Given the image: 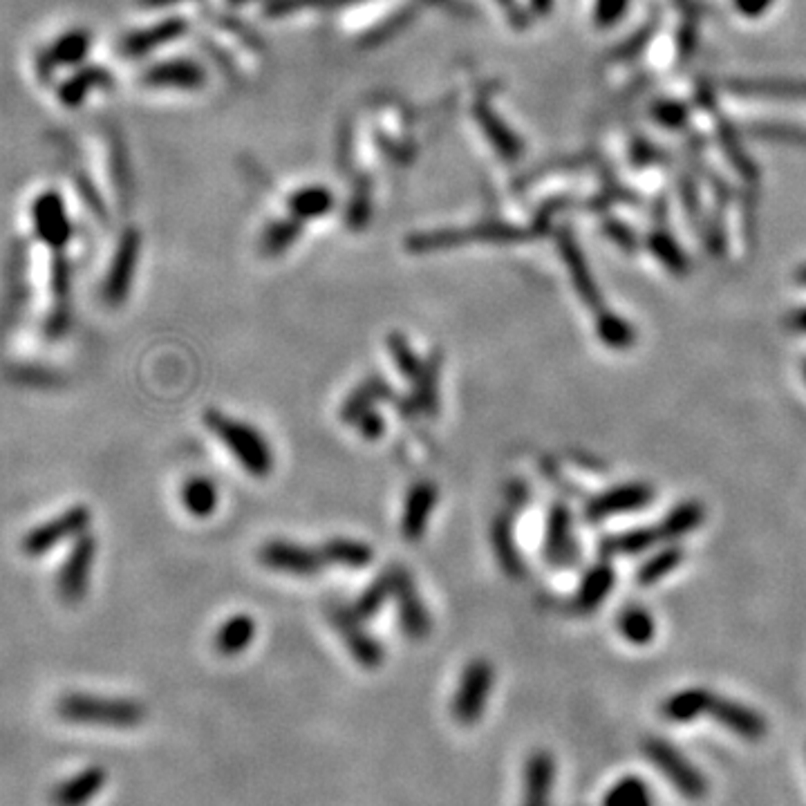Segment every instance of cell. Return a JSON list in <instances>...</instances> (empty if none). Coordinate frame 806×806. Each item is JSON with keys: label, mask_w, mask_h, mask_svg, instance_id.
<instances>
[{"label": "cell", "mask_w": 806, "mask_h": 806, "mask_svg": "<svg viewBox=\"0 0 806 806\" xmlns=\"http://www.w3.org/2000/svg\"><path fill=\"white\" fill-rule=\"evenodd\" d=\"M204 426L209 433L227 446V451L238 459V464L253 477H267L274 471V451L256 426L247 421L224 415L218 408L204 412Z\"/></svg>", "instance_id": "1"}, {"label": "cell", "mask_w": 806, "mask_h": 806, "mask_svg": "<svg viewBox=\"0 0 806 806\" xmlns=\"http://www.w3.org/2000/svg\"><path fill=\"white\" fill-rule=\"evenodd\" d=\"M56 712L70 724L101 728H135L146 719L144 706L133 699L97 697L86 692L65 695L56 706Z\"/></svg>", "instance_id": "2"}, {"label": "cell", "mask_w": 806, "mask_h": 806, "mask_svg": "<svg viewBox=\"0 0 806 806\" xmlns=\"http://www.w3.org/2000/svg\"><path fill=\"white\" fill-rule=\"evenodd\" d=\"M495 686V668L489 659L468 661L459 674L457 690L453 695L451 712L459 726H475L489 708V699Z\"/></svg>", "instance_id": "3"}, {"label": "cell", "mask_w": 806, "mask_h": 806, "mask_svg": "<svg viewBox=\"0 0 806 806\" xmlns=\"http://www.w3.org/2000/svg\"><path fill=\"white\" fill-rule=\"evenodd\" d=\"M645 757L659 768V773L677 789L683 798L701 800L708 793V782L701 775L699 768L690 762L686 755H681L677 748L665 742V739L650 737L643 744Z\"/></svg>", "instance_id": "4"}, {"label": "cell", "mask_w": 806, "mask_h": 806, "mask_svg": "<svg viewBox=\"0 0 806 806\" xmlns=\"http://www.w3.org/2000/svg\"><path fill=\"white\" fill-rule=\"evenodd\" d=\"M330 623L336 630V634L341 636L345 643V650L350 652L356 665H361L363 670H377L383 665L386 659V652H383V645L379 639L365 630V621L354 612L352 605H330Z\"/></svg>", "instance_id": "5"}, {"label": "cell", "mask_w": 806, "mask_h": 806, "mask_svg": "<svg viewBox=\"0 0 806 806\" xmlns=\"http://www.w3.org/2000/svg\"><path fill=\"white\" fill-rule=\"evenodd\" d=\"M262 567L296 578H316L327 567L321 549H312L289 540H269L258 551Z\"/></svg>", "instance_id": "6"}, {"label": "cell", "mask_w": 806, "mask_h": 806, "mask_svg": "<svg viewBox=\"0 0 806 806\" xmlns=\"http://www.w3.org/2000/svg\"><path fill=\"white\" fill-rule=\"evenodd\" d=\"M92 520V513L88 506H72L65 513H61L59 518H54L50 522L41 524V527L32 529L23 540V551L30 558H39L43 554H48L50 549L59 547L63 540L68 538H79L81 533H86L88 524Z\"/></svg>", "instance_id": "7"}, {"label": "cell", "mask_w": 806, "mask_h": 806, "mask_svg": "<svg viewBox=\"0 0 806 806\" xmlns=\"http://www.w3.org/2000/svg\"><path fill=\"white\" fill-rule=\"evenodd\" d=\"M542 556L551 567L567 569L578 565L580 549L574 533V518L565 502L551 504L547 515L545 529V545H542Z\"/></svg>", "instance_id": "8"}, {"label": "cell", "mask_w": 806, "mask_h": 806, "mask_svg": "<svg viewBox=\"0 0 806 806\" xmlns=\"http://www.w3.org/2000/svg\"><path fill=\"white\" fill-rule=\"evenodd\" d=\"M97 556V540L92 533H81L74 540L68 558H65L59 576V594L65 603H79L88 594L92 565Z\"/></svg>", "instance_id": "9"}, {"label": "cell", "mask_w": 806, "mask_h": 806, "mask_svg": "<svg viewBox=\"0 0 806 806\" xmlns=\"http://www.w3.org/2000/svg\"><path fill=\"white\" fill-rule=\"evenodd\" d=\"M399 609L401 632L412 641L426 639L433 630V616L421 601L415 578L403 565H395V594H392Z\"/></svg>", "instance_id": "10"}, {"label": "cell", "mask_w": 806, "mask_h": 806, "mask_svg": "<svg viewBox=\"0 0 806 806\" xmlns=\"http://www.w3.org/2000/svg\"><path fill=\"white\" fill-rule=\"evenodd\" d=\"M439 370H442V352H433L424 359V368L410 381V395L397 397L395 406L403 419H415L419 415L435 419L439 410Z\"/></svg>", "instance_id": "11"}, {"label": "cell", "mask_w": 806, "mask_h": 806, "mask_svg": "<svg viewBox=\"0 0 806 806\" xmlns=\"http://www.w3.org/2000/svg\"><path fill=\"white\" fill-rule=\"evenodd\" d=\"M139 245H142V238L135 229L124 231L121 236L115 258L110 262V271L106 280H103V303L110 307H119L126 301L130 294V285H133L137 260H139Z\"/></svg>", "instance_id": "12"}, {"label": "cell", "mask_w": 806, "mask_h": 806, "mask_svg": "<svg viewBox=\"0 0 806 806\" xmlns=\"http://www.w3.org/2000/svg\"><path fill=\"white\" fill-rule=\"evenodd\" d=\"M652 500H654V489L650 484L634 482V484L614 486V489L596 495V498H592L585 504V520L598 524V522L607 520L609 515L645 509V506H648Z\"/></svg>", "instance_id": "13"}, {"label": "cell", "mask_w": 806, "mask_h": 806, "mask_svg": "<svg viewBox=\"0 0 806 806\" xmlns=\"http://www.w3.org/2000/svg\"><path fill=\"white\" fill-rule=\"evenodd\" d=\"M439 502V486L433 480H419L410 486L401 513V536L410 545H417L426 536L428 522Z\"/></svg>", "instance_id": "14"}, {"label": "cell", "mask_w": 806, "mask_h": 806, "mask_svg": "<svg viewBox=\"0 0 806 806\" xmlns=\"http://www.w3.org/2000/svg\"><path fill=\"white\" fill-rule=\"evenodd\" d=\"M32 220L36 236L54 251L63 249L72 238V224L65 213V204L59 193L48 191L36 198L32 206Z\"/></svg>", "instance_id": "15"}, {"label": "cell", "mask_w": 806, "mask_h": 806, "mask_svg": "<svg viewBox=\"0 0 806 806\" xmlns=\"http://www.w3.org/2000/svg\"><path fill=\"white\" fill-rule=\"evenodd\" d=\"M708 715L728 728L730 733H735L737 737L746 739V742H762L766 737V719L759 715L757 710H751L748 706L737 704V701H730L726 697L715 695L712 697V704Z\"/></svg>", "instance_id": "16"}, {"label": "cell", "mask_w": 806, "mask_h": 806, "mask_svg": "<svg viewBox=\"0 0 806 806\" xmlns=\"http://www.w3.org/2000/svg\"><path fill=\"white\" fill-rule=\"evenodd\" d=\"M522 231H515L504 224H480L475 229H462V231H442L430 233V236H415L408 247L417 253H424L430 249H444V247H457L471 240H520Z\"/></svg>", "instance_id": "17"}, {"label": "cell", "mask_w": 806, "mask_h": 806, "mask_svg": "<svg viewBox=\"0 0 806 806\" xmlns=\"http://www.w3.org/2000/svg\"><path fill=\"white\" fill-rule=\"evenodd\" d=\"M556 762L547 751H533L524 766L522 806H551Z\"/></svg>", "instance_id": "18"}, {"label": "cell", "mask_w": 806, "mask_h": 806, "mask_svg": "<svg viewBox=\"0 0 806 806\" xmlns=\"http://www.w3.org/2000/svg\"><path fill=\"white\" fill-rule=\"evenodd\" d=\"M108 773L101 766H88L81 773L63 780L52 791V806H88L103 791Z\"/></svg>", "instance_id": "19"}, {"label": "cell", "mask_w": 806, "mask_h": 806, "mask_svg": "<svg viewBox=\"0 0 806 806\" xmlns=\"http://www.w3.org/2000/svg\"><path fill=\"white\" fill-rule=\"evenodd\" d=\"M395 399H397V395H395V390H392L390 383L383 379L381 374H370V377L361 381L359 386L350 392V397L343 401V406L339 410V419L343 421V424L354 426V421L359 419L363 412L377 408L383 401L395 403Z\"/></svg>", "instance_id": "20"}, {"label": "cell", "mask_w": 806, "mask_h": 806, "mask_svg": "<svg viewBox=\"0 0 806 806\" xmlns=\"http://www.w3.org/2000/svg\"><path fill=\"white\" fill-rule=\"evenodd\" d=\"M491 542H493L495 558H498L504 574L513 580L524 578V574H527V567H524L518 542H515V536H513L511 513H500L498 518H495L493 527H491Z\"/></svg>", "instance_id": "21"}, {"label": "cell", "mask_w": 806, "mask_h": 806, "mask_svg": "<svg viewBox=\"0 0 806 806\" xmlns=\"http://www.w3.org/2000/svg\"><path fill=\"white\" fill-rule=\"evenodd\" d=\"M560 249H562V258H565V265L569 269V276H571V280H574V287L580 296V301H583L589 309H594V312H603V296H601V292H598L596 280L592 274H589L587 262L583 258V253H580V249L576 247V242L569 238H562Z\"/></svg>", "instance_id": "22"}, {"label": "cell", "mask_w": 806, "mask_h": 806, "mask_svg": "<svg viewBox=\"0 0 806 806\" xmlns=\"http://www.w3.org/2000/svg\"><path fill=\"white\" fill-rule=\"evenodd\" d=\"M614 567L609 565V562H598L592 569L587 571L580 580L578 585V592L574 598V609L580 614H589V612H596V607L601 605L605 598L609 596L614 587Z\"/></svg>", "instance_id": "23"}, {"label": "cell", "mask_w": 806, "mask_h": 806, "mask_svg": "<svg viewBox=\"0 0 806 806\" xmlns=\"http://www.w3.org/2000/svg\"><path fill=\"white\" fill-rule=\"evenodd\" d=\"M258 625L253 621V616L249 614H233L227 621L220 625V630L215 632V650L222 656H238L245 650H249V645L256 639Z\"/></svg>", "instance_id": "24"}, {"label": "cell", "mask_w": 806, "mask_h": 806, "mask_svg": "<svg viewBox=\"0 0 806 806\" xmlns=\"http://www.w3.org/2000/svg\"><path fill=\"white\" fill-rule=\"evenodd\" d=\"M712 697L715 695L706 688H688L674 692V695L661 706V712L665 719L672 721V724H690V721L699 719L701 715H708Z\"/></svg>", "instance_id": "25"}, {"label": "cell", "mask_w": 806, "mask_h": 806, "mask_svg": "<svg viewBox=\"0 0 806 806\" xmlns=\"http://www.w3.org/2000/svg\"><path fill=\"white\" fill-rule=\"evenodd\" d=\"M321 554L327 565H341L348 569H365L374 560V551L363 540L350 538H330L321 547Z\"/></svg>", "instance_id": "26"}, {"label": "cell", "mask_w": 806, "mask_h": 806, "mask_svg": "<svg viewBox=\"0 0 806 806\" xmlns=\"http://www.w3.org/2000/svg\"><path fill=\"white\" fill-rule=\"evenodd\" d=\"M218 486L213 484V480L204 475H193L182 486V504L184 509L189 511L193 518L206 520L218 511Z\"/></svg>", "instance_id": "27"}, {"label": "cell", "mask_w": 806, "mask_h": 806, "mask_svg": "<svg viewBox=\"0 0 806 806\" xmlns=\"http://www.w3.org/2000/svg\"><path fill=\"white\" fill-rule=\"evenodd\" d=\"M392 594H395V565L383 569L381 574L363 589V594L356 598L352 607L363 621H370V618L381 614V609L386 607Z\"/></svg>", "instance_id": "28"}, {"label": "cell", "mask_w": 806, "mask_h": 806, "mask_svg": "<svg viewBox=\"0 0 806 806\" xmlns=\"http://www.w3.org/2000/svg\"><path fill=\"white\" fill-rule=\"evenodd\" d=\"M656 542H661L659 529L639 527V529L618 533V536H612V538H605L601 542V554L603 556H636V554H643V551L652 549Z\"/></svg>", "instance_id": "29"}, {"label": "cell", "mask_w": 806, "mask_h": 806, "mask_svg": "<svg viewBox=\"0 0 806 806\" xmlns=\"http://www.w3.org/2000/svg\"><path fill=\"white\" fill-rule=\"evenodd\" d=\"M704 506L699 502H683L679 506H674V509L665 515L663 522L659 524V536L661 542H670V540H677L688 536L690 531H695L697 527H701V522H704Z\"/></svg>", "instance_id": "30"}, {"label": "cell", "mask_w": 806, "mask_h": 806, "mask_svg": "<svg viewBox=\"0 0 806 806\" xmlns=\"http://www.w3.org/2000/svg\"><path fill=\"white\" fill-rule=\"evenodd\" d=\"M618 632L632 645H648L654 639L656 625L648 609L632 605L625 607L621 616H618Z\"/></svg>", "instance_id": "31"}, {"label": "cell", "mask_w": 806, "mask_h": 806, "mask_svg": "<svg viewBox=\"0 0 806 806\" xmlns=\"http://www.w3.org/2000/svg\"><path fill=\"white\" fill-rule=\"evenodd\" d=\"M596 334L598 339H601L607 348L612 350H627L632 348L634 341H636V332L634 327L625 321V318L616 316L612 312H598V321H596Z\"/></svg>", "instance_id": "32"}, {"label": "cell", "mask_w": 806, "mask_h": 806, "mask_svg": "<svg viewBox=\"0 0 806 806\" xmlns=\"http://www.w3.org/2000/svg\"><path fill=\"white\" fill-rule=\"evenodd\" d=\"M603 806H654L650 786L641 777L630 775L618 780L612 789L607 791Z\"/></svg>", "instance_id": "33"}, {"label": "cell", "mask_w": 806, "mask_h": 806, "mask_svg": "<svg viewBox=\"0 0 806 806\" xmlns=\"http://www.w3.org/2000/svg\"><path fill=\"white\" fill-rule=\"evenodd\" d=\"M146 81L153 86H175V88H195L202 81V70L191 63H166L157 65L146 74Z\"/></svg>", "instance_id": "34"}, {"label": "cell", "mask_w": 806, "mask_h": 806, "mask_svg": "<svg viewBox=\"0 0 806 806\" xmlns=\"http://www.w3.org/2000/svg\"><path fill=\"white\" fill-rule=\"evenodd\" d=\"M683 562V549L681 547H665L659 554H654L639 567V574H636V583L641 587H648L659 583L665 576L670 574L672 569H677Z\"/></svg>", "instance_id": "35"}, {"label": "cell", "mask_w": 806, "mask_h": 806, "mask_svg": "<svg viewBox=\"0 0 806 806\" xmlns=\"http://www.w3.org/2000/svg\"><path fill=\"white\" fill-rule=\"evenodd\" d=\"M182 32V23L180 21H168L162 25H155L151 30H144V32H137L130 36V39L124 43V50L130 56H139L148 50L157 48V45L168 43L171 39H175L177 34Z\"/></svg>", "instance_id": "36"}, {"label": "cell", "mask_w": 806, "mask_h": 806, "mask_svg": "<svg viewBox=\"0 0 806 806\" xmlns=\"http://www.w3.org/2000/svg\"><path fill=\"white\" fill-rule=\"evenodd\" d=\"M386 345H388L392 361H395V365L403 377H406L408 381H415L421 368H424V359H421V356L412 350V345L406 336H403L401 332H390Z\"/></svg>", "instance_id": "37"}, {"label": "cell", "mask_w": 806, "mask_h": 806, "mask_svg": "<svg viewBox=\"0 0 806 806\" xmlns=\"http://www.w3.org/2000/svg\"><path fill=\"white\" fill-rule=\"evenodd\" d=\"M110 79L106 77V72L103 70H83L79 74H74L72 79H68L63 83L61 88V101L65 106H79V103L88 97V92H92V88L103 86V83H108Z\"/></svg>", "instance_id": "38"}, {"label": "cell", "mask_w": 806, "mask_h": 806, "mask_svg": "<svg viewBox=\"0 0 806 806\" xmlns=\"http://www.w3.org/2000/svg\"><path fill=\"white\" fill-rule=\"evenodd\" d=\"M88 48L90 39L86 32H70L52 45V50L48 52V61L50 65H74L86 56Z\"/></svg>", "instance_id": "39"}, {"label": "cell", "mask_w": 806, "mask_h": 806, "mask_svg": "<svg viewBox=\"0 0 806 806\" xmlns=\"http://www.w3.org/2000/svg\"><path fill=\"white\" fill-rule=\"evenodd\" d=\"M298 233H301V227L296 222H278L262 238V251L267 256H278V253H283L294 245Z\"/></svg>", "instance_id": "40"}, {"label": "cell", "mask_w": 806, "mask_h": 806, "mask_svg": "<svg viewBox=\"0 0 806 806\" xmlns=\"http://www.w3.org/2000/svg\"><path fill=\"white\" fill-rule=\"evenodd\" d=\"M332 206V198L327 191H305L301 195H296V200L292 202V209L301 218H318Z\"/></svg>", "instance_id": "41"}, {"label": "cell", "mask_w": 806, "mask_h": 806, "mask_svg": "<svg viewBox=\"0 0 806 806\" xmlns=\"http://www.w3.org/2000/svg\"><path fill=\"white\" fill-rule=\"evenodd\" d=\"M652 251L656 253V258L665 262V265L674 271V274H683V271H686V258H683V253L674 247L668 238L652 240Z\"/></svg>", "instance_id": "42"}, {"label": "cell", "mask_w": 806, "mask_h": 806, "mask_svg": "<svg viewBox=\"0 0 806 806\" xmlns=\"http://www.w3.org/2000/svg\"><path fill=\"white\" fill-rule=\"evenodd\" d=\"M354 426L359 428L361 437L368 439V442H377V439L386 435V419H383L377 408L363 412V415L354 421Z\"/></svg>", "instance_id": "43"}, {"label": "cell", "mask_w": 806, "mask_h": 806, "mask_svg": "<svg viewBox=\"0 0 806 806\" xmlns=\"http://www.w3.org/2000/svg\"><path fill=\"white\" fill-rule=\"evenodd\" d=\"M789 325L793 327L795 332H804V334H806V307H804V309H798V312L791 314Z\"/></svg>", "instance_id": "44"}, {"label": "cell", "mask_w": 806, "mask_h": 806, "mask_svg": "<svg viewBox=\"0 0 806 806\" xmlns=\"http://www.w3.org/2000/svg\"><path fill=\"white\" fill-rule=\"evenodd\" d=\"M798 280L802 285H806V267H802L800 271H798Z\"/></svg>", "instance_id": "45"}, {"label": "cell", "mask_w": 806, "mask_h": 806, "mask_svg": "<svg viewBox=\"0 0 806 806\" xmlns=\"http://www.w3.org/2000/svg\"><path fill=\"white\" fill-rule=\"evenodd\" d=\"M162 3H173V0H148V5H162Z\"/></svg>", "instance_id": "46"}, {"label": "cell", "mask_w": 806, "mask_h": 806, "mask_svg": "<svg viewBox=\"0 0 806 806\" xmlns=\"http://www.w3.org/2000/svg\"><path fill=\"white\" fill-rule=\"evenodd\" d=\"M804 379H806V361H804Z\"/></svg>", "instance_id": "47"}]
</instances>
